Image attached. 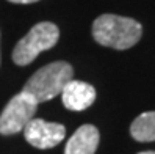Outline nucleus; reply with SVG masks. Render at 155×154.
Listing matches in <instances>:
<instances>
[{
	"label": "nucleus",
	"instance_id": "nucleus-1",
	"mask_svg": "<svg viewBox=\"0 0 155 154\" xmlns=\"http://www.w3.org/2000/svg\"><path fill=\"white\" fill-rule=\"evenodd\" d=\"M143 27L132 17L117 14H102L93 24V38L100 46L116 50L133 47L141 39Z\"/></svg>",
	"mask_w": 155,
	"mask_h": 154
},
{
	"label": "nucleus",
	"instance_id": "nucleus-2",
	"mask_svg": "<svg viewBox=\"0 0 155 154\" xmlns=\"http://www.w3.org/2000/svg\"><path fill=\"white\" fill-rule=\"evenodd\" d=\"M74 76V68L68 61H53L42 66L27 80L24 91L31 94L39 104L60 96L64 87Z\"/></svg>",
	"mask_w": 155,
	"mask_h": 154
},
{
	"label": "nucleus",
	"instance_id": "nucleus-3",
	"mask_svg": "<svg viewBox=\"0 0 155 154\" xmlns=\"http://www.w3.org/2000/svg\"><path fill=\"white\" fill-rule=\"evenodd\" d=\"M60 29L52 22H39L14 46L13 61L17 66H27L41 52L52 49L58 43Z\"/></svg>",
	"mask_w": 155,
	"mask_h": 154
},
{
	"label": "nucleus",
	"instance_id": "nucleus-4",
	"mask_svg": "<svg viewBox=\"0 0 155 154\" xmlns=\"http://www.w3.org/2000/svg\"><path fill=\"white\" fill-rule=\"evenodd\" d=\"M38 105L39 102L24 90L13 96L0 113V134L13 135L22 132L28 121L35 118Z\"/></svg>",
	"mask_w": 155,
	"mask_h": 154
},
{
	"label": "nucleus",
	"instance_id": "nucleus-5",
	"mask_svg": "<svg viewBox=\"0 0 155 154\" xmlns=\"http://www.w3.org/2000/svg\"><path fill=\"white\" fill-rule=\"evenodd\" d=\"M24 137L31 146L39 149L53 148L64 139L66 128L60 123H49L41 118H33L24 128Z\"/></svg>",
	"mask_w": 155,
	"mask_h": 154
},
{
	"label": "nucleus",
	"instance_id": "nucleus-6",
	"mask_svg": "<svg viewBox=\"0 0 155 154\" xmlns=\"http://www.w3.org/2000/svg\"><path fill=\"white\" fill-rule=\"evenodd\" d=\"M60 96H61L63 105L66 108L74 112H81L85 108H88L89 105H93V102L96 101V90L93 85H89L86 82L71 79L63 87Z\"/></svg>",
	"mask_w": 155,
	"mask_h": 154
},
{
	"label": "nucleus",
	"instance_id": "nucleus-7",
	"mask_svg": "<svg viewBox=\"0 0 155 154\" xmlns=\"http://www.w3.org/2000/svg\"><path fill=\"white\" fill-rule=\"evenodd\" d=\"M100 135L96 126L83 124L72 134L64 146V154H94L99 146Z\"/></svg>",
	"mask_w": 155,
	"mask_h": 154
},
{
	"label": "nucleus",
	"instance_id": "nucleus-8",
	"mask_svg": "<svg viewBox=\"0 0 155 154\" xmlns=\"http://www.w3.org/2000/svg\"><path fill=\"white\" fill-rule=\"evenodd\" d=\"M130 134L136 142H155V110L136 116L130 126Z\"/></svg>",
	"mask_w": 155,
	"mask_h": 154
},
{
	"label": "nucleus",
	"instance_id": "nucleus-9",
	"mask_svg": "<svg viewBox=\"0 0 155 154\" xmlns=\"http://www.w3.org/2000/svg\"><path fill=\"white\" fill-rule=\"evenodd\" d=\"M8 2H13V3H35V2H39V0H8Z\"/></svg>",
	"mask_w": 155,
	"mask_h": 154
},
{
	"label": "nucleus",
	"instance_id": "nucleus-10",
	"mask_svg": "<svg viewBox=\"0 0 155 154\" xmlns=\"http://www.w3.org/2000/svg\"><path fill=\"white\" fill-rule=\"evenodd\" d=\"M138 154H155V151H143V152H138Z\"/></svg>",
	"mask_w": 155,
	"mask_h": 154
}]
</instances>
